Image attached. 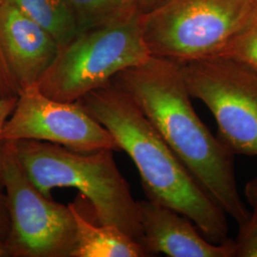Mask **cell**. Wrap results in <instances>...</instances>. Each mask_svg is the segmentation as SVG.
Listing matches in <instances>:
<instances>
[{
	"instance_id": "obj_17",
	"label": "cell",
	"mask_w": 257,
	"mask_h": 257,
	"mask_svg": "<svg viewBox=\"0 0 257 257\" xmlns=\"http://www.w3.org/2000/svg\"><path fill=\"white\" fill-rule=\"evenodd\" d=\"M18 101V96L15 97H9V98H0V190H3L2 185V131L4 128L5 123L9 119L13 110L16 107V104Z\"/></svg>"
},
{
	"instance_id": "obj_8",
	"label": "cell",
	"mask_w": 257,
	"mask_h": 257,
	"mask_svg": "<svg viewBox=\"0 0 257 257\" xmlns=\"http://www.w3.org/2000/svg\"><path fill=\"white\" fill-rule=\"evenodd\" d=\"M1 138L2 141L49 142L78 153L120 150L110 132L79 102L55 100L41 92L37 84L20 89Z\"/></svg>"
},
{
	"instance_id": "obj_5",
	"label": "cell",
	"mask_w": 257,
	"mask_h": 257,
	"mask_svg": "<svg viewBox=\"0 0 257 257\" xmlns=\"http://www.w3.org/2000/svg\"><path fill=\"white\" fill-rule=\"evenodd\" d=\"M253 0H157L140 13L151 55L182 64L218 55Z\"/></svg>"
},
{
	"instance_id": "obj_4",
	"label": "cell",
	"mask_w": 257,
	"mask_h": 257,
	"mask_svg": "<svg viewBox=\"0 0 257 257\" xmlns=\"http://www.w3.org/2000/svg\"><path fill=\"white\" fill-rule=\"evenodd\" d=\"M141 11L79 32L58 49L37 86L47 96L76 102L104 87L120 72L152 56L144 40Z\"/></svg>"
},
{
	"instance_id": "obj_16",
	"label": "cell",
	"mask_w": 257,
	"mask_h": 257,
	"mask_svg": "<svg viewBox=\"0 0 257 257\" xmlns=\"http://www.w3.org/2000/svg\"><path fill=\"white\" fill-rule=\"evenodd\" d=\"M5 0H0V13ZM19 86L4 55L0 41V98L19 96Z\"/></svg>"
},
{
	"instance_id": "obj_9",
	"label": "cell",
	"mask_w": 257,
	"mask_h": 257,
	"mask_svg": "<svg viewBox=\"0 0 257 257\" xmlns=\"http://www.w3.org/2000/svg\"><path fill=\"white\" fill-rule=\"evenodd\" d=\"M138 204L142 246L149 256L163 253L170 257H234L233 240L214 244L178 211L150 199Z\"/></svg>"
},
{
	"instance_id": "obj_19",
	"label": "cell",
	"mask_w": 257,
	"mask_h": 257,
	"mask_svg": "<svg viewBox=\"0 0 257 257\" xmlns=\"http://www.w3.org/2000/svg\"><path fill=\"white\" fill-rule=\"evenodd\" d=\"M244 195L252 210H257V177L246 184L244 188Z\"/></svg>"
},
{
	"instance_id": "obj_20",
	"label": "cell",
	"mask_w": 257,
	"mask_h": 257,
	"mask_svg": "<svg viewBox=\"0 0 257 257\" xmlns=\"http://www.w3.org/2000/svg\"><path fill=\"white\" fill-rule=\"evenodd\" d=\"M157 0H137L138 7L140 11H145V10L150 8L153 4H155Z\"/></svg>"
},
{
	"instance_id": "obj_18",
	"label": "cell",
	"mask_w": 257,
	"mask_h": 257,
	"mask_svg": "<svg viewBox=\"0 0 257 257\" xmlns=\"http://www.w3.org/2000/svg\"><path fill=\"white\" fill-rule=\"evenodd\" d=\"M11 230L9 208L6 194L0 190V242L3 243L9 235Z\"/></svg>"
},
{
	"instance_id": "obj_10",
	"label": "cell",
	"mask_w": 257,
	"mask_h": 257,
	"mask_svg": "<svg viewBox=\"0 0 257 257\" xmlns=\"http://www.w3.org/2000/svg\"><path fill=\"white\" fill-rule=\"evenodd\" d=\"M0 41L19 89L37 84L58 52L44 29L6 1L0 13Z\"/></svg>"
},
{
	"instance_id": "obj_11",
	"label": "cell",
	"mask_w": 257,
	"mask_h": 257,
	"mask_svg": "<svg viewBox=\"0 0 257 257\" xmlns=\"http://www.w3.org/2000/svg\"><path fill=\"white\" fill-rule=\"evenodd\" d=\"M69 207L75 220V244L71 257H145L144 247L119 229L88 220L74 205Z\"/></svg>"
},
{
	"instance_id": "obj_15",
	"label": "cell",
	"mask_w": 257,
	"mask_h": 257,
	"mask_svg": "<svg viewBox=\"0 0 257 257\" xmlns=\"http://www.w3.org/2000/svg\"><path fill=\"white\" fill-rule=\"evenodd\" d=\"M234 257H257V210L239 225L238 235L233 240Z\"/></svg>"
},
{
	"instance_id": "obj_2",
	"label": "cell",
	"mask_w": 257,
	"mask_h": 257,
	"mask_svg": "<svg viewBox=\"0 0 257 257\" xmlns=\"http://www.w3.org/2000/svg\"><path fill=\"white\" fill-rule=\"evenodd\" d=\"M78 102L131 157L148 199L188 217L212 243L229 240L225 211L205 192L126 92L110 81Z\"/></svg>"
},
{
	"instance_id": "obj_6",
	"label": "cell",
	"mask_w": 257,
	"mask_h": 257,
	"mask_svg": "<svg viewBox=\"0 0 257 257\" xmlns=\"http://www.w3.org/2000/svg\"><path fill=\"white\" fill-rule=\"evenodd\" d=\"M1 161L11 220L4 242L9 257H71L76 232L71 208L37 189L21 164L13 141H3Z\"/></svg>"
},
{
	"instance_id": "obj_13",
	"label": "cell",
	"mask_w": 257,
	"mask_h": 257,
	"mask_svg": "<svg viewBox=\"0 0 257 257\" xmlns=\"http://www.w3.org/2000/svg\"><path fill=\"white\" fill-rule=\"evenodd\" d=\"M79 32L106 24L138 11L137 0H67Z\"/></svg>"
},
{
	"instance_id": "obj_3",
	"label": "cell",
	"mask_w": 257,
	"mask_h": 257,
	"mask_svg": "<svg viewBox=\"0 0 257 257\" xmlns=\"http://www.w3.org/2000/svg\"><path fill=\"white\" fill-rule=\"evenodd\" d=\"M13 142L29 178L44 195L52 197L55 188L78 190L89 200L97 223L113 226L142 245L138 201L113 151L78 153L37 140Z\"/></svg>"
},
{
	"instance_id": "obj_7",
	"label": "cell",
	"mask_w": 257,
	"mask_h": 257,
	"mask_svg": "<svg viewBox=\"0 0 257 257\" xmlns=\"http://www.w3.org/2000/svg\"><path fill=\"white\" fill-rule=\"evenodd\" d=\"M179 65L192 98L204 103L233 155L257 156V73L223 56Z\"/></svg>"
},
{
	"instance_id": "obj_12",
	"label": "cell",
	"mask_w": 257,
	"mask_h": 257,
	"mask_svg": "<svg viewBox=\"0 0 257 257\" xmlns=\"http://www.w3.org/2000/svg\"><path fill=\"white\" fill-rule=\"evenodd\" d=\"M44 29L58 49L78 33L74 12L67 0H5Z\"/></svg>"
},
{
	"instance_id": "obj_21",
	"label": "cell",
	"mask_w": 257,
	"mask_h": 257,
	"mask_svg": "<svg viewBox=\"0 0 257 257\" xmlns=\"http://www.w3.org/2000/svg\"><path fill=\"white\" fill-rule=\"evenodd\" d=\"M0 257H9L7 249L4 247L3 243L0 242Z\"/></svg>"
},
{
	"instance_id": "obj_14",
	"label": "cell",
	"mask_w": 257,
	"mask_h": 257,
	"mask_svg": "<svg viewBox=\"0 0 257 257\" xmlns=\"http://www.w3.org/2000/svg\"><path fill=\"white\" fill-rule=\"evenodd\" d=\"M215 56L230 58L257 73V0H253L237 31Z\"/></svg>"
},
{
	"instance_id": "obj_1",
	"label": "cell",
	"mask_w": 257,
	"mask_h": 257,
	"mask_svg": "<svg viewBox=\"0 0 257 257\" xmlns=\"http://www.w3.org/2000/svg\"><path fill=\"white\" fill-rule=\"evenodd\" d=\"M128 94L175 156L227 216L241 225L250 211L242 200L234 155L203 123L191 101L179 65L151 56L111 80Z\"/></svg>"
}]
</instances>
